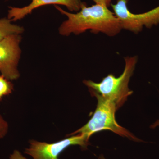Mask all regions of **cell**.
I'll list each match as a JSON object with an SVG mask.
<instances>
[{"label":"cell","mask_w":159,"mask_h":159,"mask_svg":"<svg viewBox=\"0 0 159 159\" xmlns=\"http://www.w3.org/2000/svg\"><path fill=\"white\" fill-rule=\"evenodd\" d=\"M9 159H28L25 157L20 151L15 150L10 155Z\"/></svg>","instance_id":"8fae6325"},{"label":"cell","mask_w":159,"mask_h":159,"mask_svg":"<svg viewBox=\"0 0 159 159\" xmlns=\"http://www.w3.org/2000/svg\"><path fill=\"white\" fill-rule=\"evenodd\" d=\"M83 3L81 0H31V3L25 7L9 6L7 18L11 21L21 20L31 14L34 9L48 5H61L66 6L70 11L78 12Z\"/></svg>","instance_id":"52a82bcc"},{"label":"cell","mask_w":159,"mask_h":159,"mask_svg":"<svg viewBox=\"0 0 159 159\" xmlns=\"http://www.w3.org/2000/svg\"><path fill=\"white\" fill-rule=\"evenodd\" d=\"M125 68L119 77L109 74L99 83L91 80H84V83L89 92L99 94L103 98L114 102L117 110L124 104L127 98L133 93L129 88V83L134 74L138 61L137 56L124 57Z\"/></svg>","instance_id":"7a4b0ae2"},{"label":"cell","mask_w":159,"mask_h":159,"mask_svg":"<svg viewBox=\"0 0 159 159\" xmlns=\"http://www.w3.org/2000/svg\"><path fill=\"white\" fill-rule=\"evenodd\" d=\"M129 0H117L111 4L114 13L119 19L122 29L135 34L142 31L144 27L150 29L159 24V6L144 13H132L128 9Z\"/></svg>","instance_id":"277c9868"},{"label":"cell","mask_w":159,"mask_h":159,"mask_svg":"<svg viewBox=\"0 0 159 159\" xmlns=\"http://www.w3.org/2000/svg\"><path fill=\"white\" fill-rule=\"evenodd\" d=\"M89 140L85 136L81 134L73 135L53 143L30 141V145L26 148L25 153L33 159H59L58 157L66 148L71 145H78L83 149L87 148Z\"/></svg>","instance_id":"5b68a950"},{"label":"cell","mask_w":159,"mask_h":159,"mask_svg":"<svg viewBox=\"0 0 159 159\" xmlns=\"http://www.w3.org/2000/svg\"><path fill=\"white\" fill-rule=\"evenodd\" d=\"M21 39L20 34H14L0 40V72L9 80L20 77L18 65L21 54Z\"/></svg>","instance_id":"8992f818"},{"label":"cell","mask_w":159,"mask_h":159,"mask_svg":"<svg viewBox=\"0 0 159 159\" xmlns=\"http://www.w3.org/2000/svg\"><path fill=\"white\" fill-rule=\"evenodd\" d=\"M159 126V120H157V121L156 122H155L152 125V128H155L157 126Z\"/></svg>","instance_id":"4fadbf2b"},{"label":"cell","mask_w":159,"mask_h":159,"mask_svg":"<svg viewBox=\"0 0 159 159\" xmlns=\"http://www.w3.org/2000/svg\"><path fill=\"white\" fill-rule=\"evenodd\" d=\"M54 7L67 17L58 29L61 35H79L90 30L94 34L101 32L109 36H114L122 30L119 20L114 12L103 5L95 4L87 6L84 2L80 10L75 13L66 11L57 5Z\"/></svg>","instance_id":"6da1fadb"},{"label":"cell","mask_w":159,"mask_h":159,"mask_svg":"<svg viewBox=\"0 0 159 159\" xmlns=\"http://www.w3.org/2000/svg\"><path fill=\"white\" fill-rule=\"evenodd\" d=\"M93 1L96 3V4L103 5L106 7H109L111 6L112 0H93Z\"/></svg>","instance_id":"7c38bea8"},{"label":"cell","mask_w":159,"mask_h":159,"mask_svg":"<svg viewBox=\"0 0 159 159\" xmlns=\"http://www.w3.org/2000/svg\"><path fill=\"white\" fill-rule=\"evenodd\" d=\"M24 31L23 27L12 24L8 18L0 19V40L12 34H21Z\"/></svg>","instance_id":"ba28073f"},{"label":"cell","mask_w":159,"mask_h":159,"mask_svg":"<svg viewBox=\"0 0 159 159\" xmlns=\"http://www.w3.org/2000/svg\"><path fill=\"white\" fill-rule=\"evenodd\" d=\"M99 159H107L104 157L103 155H101L99 157Z\"/></svg>","instance_id":"5bb4252c"},{"label":"cell","mask_w":159,"mask_h":159,"mask_svg":"<svg viewBox=\"0 0 159 159\" xmlns=\"http://www.w3.org/2000/svg\"><path fill=\"white\" fill-rule=\"evenodd\" d=\"M13 89V85L9 80L0 76V101L3 97L11 93Z\"/></svg>","instance_id":"9c48e42d"},{"label":"cell","mask_w":159,"mask_h":159,"mask_svg":"<svg viewBox=\"0 0 159 159\" xmlns=\"http://www.w3.org/2000/svg\"><path fill=\"white\" fill-rule=\"evenodd\" d=\"M90 92L92 96L97 98L98 101L96 110L93 116L85 125L69 134L68 136L81 134L85 136L89 140L90 137L96 133L108 130L133 141L142 142V140L117 123L115 118V113L117 109L114 102L103 98L97 93Z\"/></svg>","instance_id":"3957f363"},{"label":"cell","mask_w":159,"mask_h":159,"mask_svg":"<svg viewBox=\"0 0 159 159\" xmlns=\"http://www.w3.org/2000/svg\"><path fill=\"white\" fill-rule=\"evenodd\" d=\"M8 129V123L0 114V139H3L6 135Z\"/></svg>","instance_id":"30bf717a"}]
</instances>
